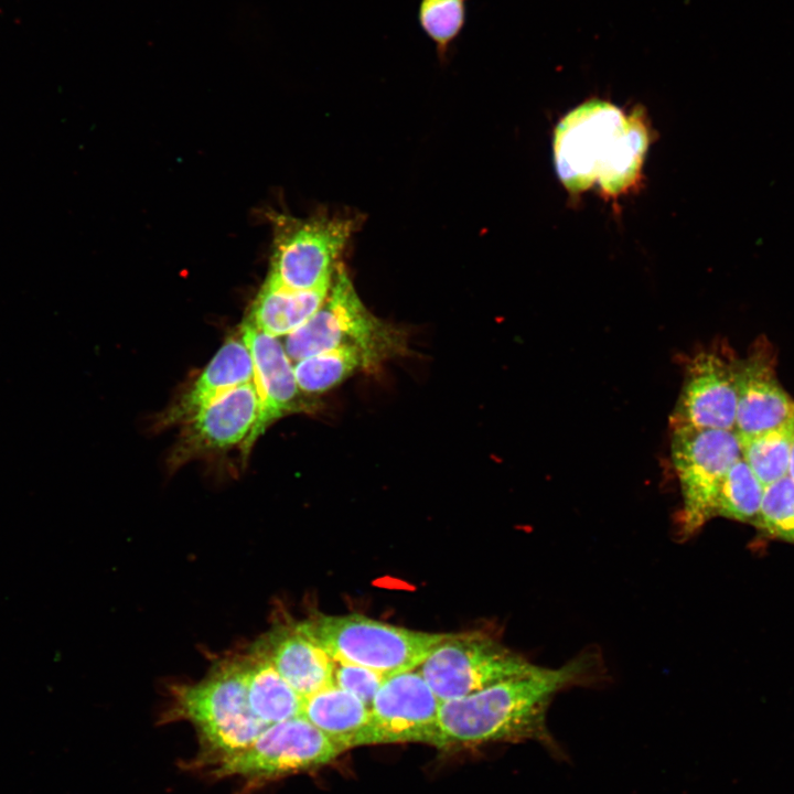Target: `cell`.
I'll return each mask as SVG.
<instances>
[{
    "label": "cell",
    "instance_id": "cell-11",
    "mask_svg": "<svg viewBox=\"0 0 794 794\" xmlns=\"http://www.w3.org/2000/svg\"><path fill=\"white\" fill-rule=\"evenodd\" d=\"M258 410L254 382L232 389L184 422L171 452L170 466L179 468L192 459L244 442Z\"/></svg>",
    "mask_w": 794,
    "mask_h": 794
},
{
    "label": "cell",
    "instance_id": "cell-1",
    "mask_svg": "<svg viewBox=\"0 0 794 794\" xmlns=\"http://www.w3.org/2000/svg\"><path fill=\"white\" fill-rule=\"evenodd\" d=\"M604 674L601 654L589 650L561 666H536L462 698L441 701L433 745L534 740L557 750L546 719L552 698L567 688L598 683Z\"/></svg>",
    "mask_w": 794,
    "mask_h": 794
},
{
    "label": "cell",
    "instance_id": "cell-24",
    "mask_svg": "<svg viewBox=\"0 0 794 794\" xmlns=\"http://www.w3.org/2000/svg\"><path fill=\"white\" fill-rule=\"evenodd\" d=\"M755 526L773 537L794 541V480L788 474L764 486Z\"/></svg>",
    "mask_w": 794,
    "mask_h": 794
},
{
    "label": "cell",
    "instance_id": "cell-25",
    "mask_svg": "<svg viewBox=\"0 0 794 794\" xmlns=\"http://www.w3.org/2000/svg\"><path fill=\"white\" fill-rule=\"evenodd\" d=\"M387 676L371 668L333 661V684L369 707Z\"/></svg>",
    "mask_w": 794,
    "mask_h": 794
},
{
    "label": "cell",
    "instance_id": "cell-16",
    "mask_svg": "<svg viewBox=\"0 0 794 794\" xmlns=\"http://www.w3.org/2000/svg\"><path fill=\"white\" fill-rule=\"evenodd\" d=\"M250 382H254V365L249 350L243 341L229 340L163 414L161 423H184L232 389Z\"/></svg>",
    "mask_w": 794,
    "mask_h": 794
},
{
    "label": "cell",
    "instance_id": "cell-5",
    "mask_svg": "<svg viewBox=\"0 0 794 794\" xmlns=\"http://www.w3.org/2000/svg\"><path fill=\"white\" fill-rule=\"evenodd\" d=\"M398 331L374 316L363 304L343 266H339L318 312L287 335L285 350L300 361L337 347H356L373 367L401 348Z\"/></svg>",
    "mask_w": 794,
    "mask_h": 794
},
{
    "label": "cell",
    "instance_id": "cell-19",
    "mask_svg": "<svg viewBox=\"0 0 794 794\" xmlns=\"http://www.w3.org/2000/svg\"><path fill=\"white\" fill-rule=\"evenodd\" d=\"M240 661L248 702L260 720L272 725L300 717L302 697L283 679L258 645Z\"/></svg>",
    "mask_w": 794,
    "mask_h": 794
},
{
    "label": "cell",
    "instance_id": "cell-10",
    "mask_svg": "<svg viewBox=\"0 0 794 794\" xmlns=\"http://www.w3.org/2000/svg\"><path fill=\"white\" fill-rule=\"evenodd\" d=\"M440 702L418 669L388 676L369 705L362 745L433 744Z\"/></svg>",
    "mask_w": 794,
    "mask_h": 794
},
{
    "label": "cell",
    "instance_id": "cell-15",
    "mask_svg": "<svg viewBox=\"0 0 794 794\" xmlns=\"http://www.w3.org/2000/svg\"><path fill=\"white\" fill-rule=\"evenodd\" d=\"M258 647L301 697L333 684V659L298 623L279 626Z\"/></svg>",
    "mask_w": 794,
    "mask_h": 794
},
{
    "label": "cell",
    "instance_id": "cell-21",
    "mask_svg": "<svg viewBox=\"0 0 794 794\" xmlns=\"http://www.w3.org/2000/svg\"><path fill=\"white\" fill-rule=\"evenodd\" d=\"M791 421L755 434L738 438L741 458L765 486L788 474Z\"/></svg>",
    "mask_w": 794,
    "mask_h": 794
},
{
    "label": "cell",
    "instance_id": "cell-9",
    "mask_svg": "<svg viewBox=\"0 0 794 794\" xmlns=\"http://www.w3.org/2000/svg\"><path fill=\"white\" fill-rule=\"evenodd\" d=\"M343 751L302 717L269 725L246 749L213 765L217 777L255 782L319 769Z\"/></svg>",
    "mask_w": 794,
    "mask_h": 794
},
{
    "label": "cell",
    "instance_id": "cell-3",
    "mask_svg": "<svg viewBox=\"0 0 794 794\" xmlns=\"http://www.w3.org/2000/svg\"><path fill=\"white\" fill-rule=\"evenodd\" d=\"M169 716L194 726L200 765L213 766L240 752L269 726L249 706L240 658L223 662L197 684L175 687Z\"/></svg>",
    "mask_w": 794,
    "mask_h": 794
},
{
    "label": "cell",
    "instance_id": "cell-17",
    "mask_svg": "<svg viewBox=\"0 0 794 794\" xmlns=\"http://www.w3.org/2000/svg\"><path fill=\"white\" fill-rule=\"evenodd\" d=\"M300 717L345 751L362 745L369 721V707L356 696L331 684L302 697Z\"/></svg>",
    "mask_w": 794,
    "mask_h": 794
},
{
    "label": "cell",
    "instance_id": "cell-26",
    "mask_svg": "<svg viewBox=\"0 0 794 794\" xmlns=\"http://www.w3.org/2000/svg\"><path fill=\"white\" fill-rule=\"evenodd\" d=\"M791 454H790V466L788 475L794 480V417L791 419Z\"/></svg>",
    "mask_w": 794,
    "mask_h": 794
},
{
    "label": "cell",
    "instance_id": "cell-6",
    "mask_svg": "<svg viewBox=\"0 0 794 794\" xmlns=\"http://www.w3.org/2000/svg\"><path fill=\"white\" fill-rule=\"evenodd\" d=\"M670 454L683 506L680 536L689 537L716 516L718 494L731 465L741 458L732 430L674 428Z\"/></svg>",
    "mask_w": 794,
    "mask_h": 794
},
{
    "label": "cell",
    "instance_id": "cell-7",
    "mask_svg": "<svg viewBox=\"0 0 794 794\" xmlns=\"http://www.w3.org/2000/svg\"><path fill=\"white\" fill-rule=\"evenodd\" d=\"M537 665L483 633L448 634L417 668L440 701L462 698Z\"/></svg>",
    "mask_w": 794,
    "mask_h": 794
},
{
    "label": "cell",
    "instance_id": "cell-22",
    "mask_svg": "<svg viewBox=\"0 0 794 794\" xmlns=\"http://www.w3.org/2000/svg\"><path fill=\"white\" fill-rule=\"evenodd\" d=\"M764 485L740 458L728 470L717 500L716 516L757 525Z\"/></svg>",
    "mask_w": 794,
    "mask_h": 794
},
{
    "label": "cell",
    "instance_id": "cell-2",
    "mask_svg": "<svg viewBox=\"0 0 794 794\" xmlns=\"http://www.w3.org/2000/svg\"><path fill=\"white\" fill-rule=\"evenodd\" d=\"M647 147V133L635 114L602 100L588 101L569 112L555 132L557 173L578 192L598 183L609 194L632 185Z\"/></svg>",
    "mask_w": 794,
    "mask_h": 794
},
{
    "label": "cell",
    "instance_id": "cell-23",
    "mask_svg": "<svg viewBox=\"0 0 794 794\" xmlns=\"http://www.w3.org/2000/svg\"><path fill=\"white\" fill-rule=\"evenodd\" d=\"M466 0H420L418 20L443 57L465 22Z\"/></svg>",
    "mask_w": 794,
    "mask_h": 794
},
{
    "label": "cell",
    "instance_id": "cell-18",
    "mask_svg": "<svg viewBox=\"0 0 794 794\" xmlns=\"http://www.w3.org/2000/svg\"><path fill=\"white\" fill-rule=\"evenodd\" d=\"M331 283L297 290L266 279L247 321L268 335H289L318 312L328 297Z\"/></svg>",
    "mask_w": 794,
    "mask_h": 794
},
{
    "label": "cell",
    "instance_id": "cell-12",
    "mask_svg": "<svg viewBox=\"0 0 794 794\" xmlns=\"http://www.w3.org/2000/svg\"><path fill=\"white\" fill-rule=\"evenodd\" d=\"M736 365L716 353H699L688 364L670 416L672 429L732 430L736 423Z\"/></svg>",
    "mask_w": 794,
    "mask_h": 794
},
{
    "label": "cell",
    "instance_id": "cell-8",
    "mask_svg": "<svg viewBox=\"0 0 794 794\" xmlns=\"http://www.w3.org/2000/svg\"><path fill=\"white\" fill-rule=\"evenodd\" d=\"M353 228L351 218L299 219L278 215L273 219V247L267 279L297 290L331 283Z\"/></svg>",
    "mask_w": 794,
    "mask_h": 794
},
{
    "label": "cell",
    "instance_id": "cell-20",
    "mask_svg": "<svg viewBox=\"0 0 794 794\" xmlns=\"http://www.w3.org/2000/svg\"><path fill=\"white\" fill-rule=\"evenodd\" d=\"M372 367L361 350L344 346L300 360L293 369L301 391L320 394L339 385L355 371Z\"/></svg>",
    "mask_w": 794,
    "mask_h": 794
},
{
    "label": "cell",
    "instance_id": "cell-14",
    "mask_svg": "<svg viewBox=\"0 0 794 794\" xmlns=\"http://www.w3.org/2000/svg\"><path fill=\"white\" fill-rule=\"evenodd\" d=\"M738 438L783 426L794 417V399L780 384L766 351L758 350L736 365Z\"/></svg>",
    "mask_w": 794,
    "mask_h": 794
},
{
    "label": "cell",
    "instance_id": "cell-13",
    "mask_svg": "<svg viewBox=\"0 0 794 794\" xmlns=\"http://www.w3.org/2000/svg\"><path fill=\"white\" fill-rule=\"evenodd\" d=\"M242 340L249 350L254 365V383L259 396L257 420L243 442L245 455L266 429L300 406V388L285 346L277 337L259 331L247 320Z\"/></svg>",
    "mask_w": 794,
    "mask_h": 794
},
{
    "label": "cell",
    "instance_id": "cell-4",
    "mask_svg": "<svg viewBox=\"0 0 794 794\" xmlns=\"http://www.w3.org/2000/svg\"><path fill=\"white\" fill-rule=\"evenodd\" d=\"M298 625L333 661L364 666L387 677L417 669L448 635L396 626L355 613L321 614Z\"/></svg>",
    "mask_w": 794,
    "mask_h": 794
}]
</instances>
